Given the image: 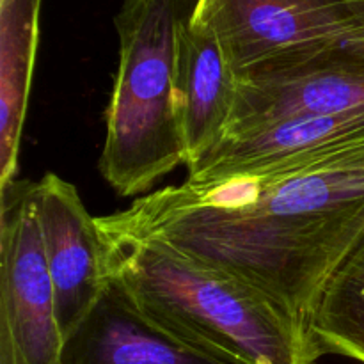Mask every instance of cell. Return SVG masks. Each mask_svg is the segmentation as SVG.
<instances>
[{"instance_id": "3957f363", "label": "cell", "mask_w": 364, "mask_h": 364, "mask_svg": "<svg viewBox=\"0 0 364 364\" xmlns=\"http://www.w3.org/2000/svg\"><path fill=\"white\" fill-rule=\"evenodd\" d=\"M198 0H123L114 25L119 66L107 107L100 173L119 196H139L185 164L174 105L178 50Z\"/></svg>"}, {"instance_id": "8fae6325", "label": "cell", "mask_w": 364, "mask_h": 364, "mask_svg": "<svg viewBox=\"0 0 364 364\" xmlns=\"http://www.w3.org/2000/svg\"><path fill=\"white\" fill-rule=\"evenodd\" d=\"M313 336L323 354L364 364V230L323 290Z\"/></svg>"}, {"instance_id": "30bf717a", "label": "cell", "mask_w": 364, "mask_h": 364, "mask_svg": "<svg viewBox=\"0 0 364 364\" xmlns=\"http://www.w3.org/2000/svg\"><path fill=\"white\" fill-rule=\"evenodd\" d=\"M41 0H0V187L16 180Z\"/></svg>"}, {"instance_id": "8992f818", "label": "cell", "mask_w": 364, "mask_h": 364, "mask_svg": "<svg viewBox=\"0 0 364 364\" xmlns=\"http://www.w3.org/2000/svg\"><path fill=\"white\" fill-rule=\"evenodd\" d=\"M32 203L66 341L107 287L102 233L75 185L57 174H45L32 185Z\"/></svg>"}, {"instance_id": "277c9868", "label": "cell", "mask_w": 364, "mask_h": 364, "mask_svg": "<svg viewBox=\"0 0 364 364\" xmlns=\"http://www.w3.org/2000/svg\"><path fill=\"white\" fill-rule=\"evenodd\" d=\"M238 80L364 45V0H198Z\"/></svg>"}, {"instance_id": "6da1fadb", "label": "cell", "mask_w": 364, "mask_h": 364, "mask_svg": "<svg viewBox=\"0 0 364 364\" xmlns=\"http://www.w3.org/2000/svg\"><path fill=\"white\" fill-rule=\"evenodd\" d=\"M96 220L103 237L159 240L252 284L313 334L323 290L364 230V148L270 173L187 180Z\"/></svg>"}, {"instance_id": "5b68a950", "label": "cell", "mask_w": 364, "mask_h": 364, "mask_svg": "<svg viewBox=\"0 0 364 364\" xmlns=\"http://www.w3.org/2000/svg\"><path fill=\"white\" fill-rule=\"evenodd\" d=\"M32 185L18 180L2 185L0 364H63L64 340Z\"/></svg>"}, {"instance_id": "7a4b0ae2", "label": "cell", "mask_w": 364, "mask_h": 364, "mask_svg": "<svg viewBox=\"0 0 364 364\" xmlns=\"http://www.w3.org/2000/svg\"><path fill=\"white\" fill-rule=\"evenodd\" d=\"M103 265L144 315L230 364H315L318 341L252 284L159 240L103 237Z\"/></svg>"}, {"instance_id": "52a82bcc", "label": "cell", "mask_w": 364, "mask_h": 364, "mask_svg": "<svg viewBox=\"0 0 364 364\" xmlns=\"http://www.w3.org/2000/svg\"><path fill=\"white\" fill-rule=\"evenodd\" d=\"M358 148H364V109L290 117L224 139L188 167V181L270 173Z\"/></svg>"}, {"instance_id": "ba28073f", "label": "cell", "mask_w": 364, "mask_h": 364, "mask_svg": "<svg viewBox=\"0 0 364 364\" xmlns=\"http://www.w3.org/2000/svg\"><path fill=\"white\" fill-rule=\"evenodd\" d=\"M63 364H230L181 340L132 302L107 277L102 297L70 334Z\"/></svg>"}, {"instance_id": "9c48e42d", "label": "cell", "mask_w": 364, "mask_h": 364, "mask_svg": "<svg viewBox=\"0 0 364 364\" xmlns=\"http://www.w3.org/2000/svg\"><path fill=\"white\" fill-rule=\"evenodd\" d=\"M238 95V77L219 39L192 18L178 50L174 105L191 167L215 149L230 130Z\"/></svg>"}]
</instances>
